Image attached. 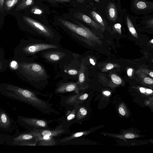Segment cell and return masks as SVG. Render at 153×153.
Returning a JSON list of instances; mask_svg holds the SVG:
<instances>
[{
    "mask_svg": "<svg viewBox=\"0 0 153 153\" xmlns=\"http://www.w3.org/2000/svg\"><path fill=\"white\" fill-rule=\"evenodd\" d=\"M125 137L127 139H132L134 137V135L132 133H129L126 134Z\"/></svg>",
    "mask_w": 153,
    "mask_h": 153,
    "instance_id": "obj_32",
    "label": "cell"
},
{
    "mask_svg": "<svg viewBox=\"0 0 153 153\" xmlns=\"http://www.w3.org/2000/svg\"><path fill=\"white\" fill-rule=\"evenodd\" d=\"M90 62L91 63L92 65H95V63L94 62V60L93 59H90Z\"/></svg>",
    "mask_w": 153,
    "mask_h": 153,
    "instance_id": "obj_40",
    "label": "cell"
},
{
    "mask_svg": "<svg viewBox=\"0 0 153 153\" xmlns=\"http://www.w3.org/2000/svg\"><path fill=\"white\" fill-rule=\"evenodd\" d=\"M111 79L113 82L116 84H120L122 82V80L120 77L115 74L111 75Z\"/></svg>",
    "mask_w": 153,
    "mask_h": 153,
    "instance_id": "obj_24",
    "label": "cell"
},
{
    "mask_svg": "<svg viewBox=\"0 0 153 153\" xmlns=\"http://www.w3.org/2000/svg\"><path fill=\"white\" fill-rule=\"evenodd\" d=\"M4 0H0V7H1L3 6Z\"/></svg>",
    "mask_w": 153,
    "mask_h": 153,
    "instance_id": "obj_38",
    "label": "cell"
},
{
    "mask_svg": "<svg viewBox=\"0 0 153 153\" xmlns=\"http://www.w3.org/2000/svg\"><path fill=\"white\" fill-rule=\"evenodd\" d=\"M49 1L53 3L56 2H69L70 0H48Z\"/></svg>",
    "mask_w": 153,
    "mask_h": 153,
    "instance_id": "obj_29",
    "label": "cell"
},
{
    "mask_svg": "<svg viewBox=\"0 0 153 153\" xmlns=\"http://www.w3.org/2000/svg\"><path fill=\"white\" fill-rule=\"evenodd\" d=\"M78 19L85 22L89 25L97 29H100L102 30H104V27L94 21L90 17L87 15L82 13H77L75 14Z\"/></svg>",
    "mask_w": 153,
    "mask_h": 153,
    "instance_id": "obj_13",
    "label": "cell"
},
{
    "mask_svg": "<svg viewBox=\"0 0 153 153\" xmlns=\"http://www.w3.org/2000/svg\"><path fill=\"white\" fill-rule=\"evenodd\" d=\"M19 0H5V4L6 9L10 10L18 2Z\"/></svg>",
    "mask_w": 153,
    "mask_h": 153,
    "instance_id": "obj_22",
    "label": "cell"
},
{
    "mask_svg": "<svg viewBox=\"0 0 153 153\" xmlns=\"http://www.w3.org/2000/svg\"><path fill=\"white\" fill-rule=\"evenodd\" d=\"M19 128L16 122L3 109L0 108V130L12 133Z\"/></svg>",
    "mask_w": 153,
    "mask_h": 153,
    "instance_id": "obj_5",
    "label": "cell"
},
{
    "mask_svg": "<svg viewBox=\"0 0 153 153\" xmlns=\"http://www.w3.org/2000/svg\"><path fill=\"white\" fill-rule=\"evenodd\" d=\"M149 75L150 76L153 77V72L152 71L150 72Z\"/></svg>",
    "mask_w": 153,
    "mask_h": 153,
    "instance_id": "obj_42",
    "label": "cell"
},
{
    "mask_svg": "<svg viewBox=\"0 0 153 153\" xmlns=\"http://www.w3.org/2000/svg\"><path fill=\"white\" fill-rule=\"evenodd\" d=\"M94 1L98 2H100L99 0H94Z\"/></svg>",
    "mask_w": 153,
    "mask_h": 153,
    "instance_id": "obj_43",
    "label": "cell"
},
{
    "mask_svg": "<svg viewBox=\"0 0 153 153\" xmlns=\"http://www.w3.org/2000/svg\"><path fill=\"white\" fill-rule=\"evenodd\" d=\"M77 2L80 3H83L85 0H76Z\"/></svg>",
    "mask_w": 153,
    "mask_h": 153,
    "instance_id": "obj_41",
    "label": "cell"
},
{
    "mask_svg": "<svg viewBox=\"0 0 153 153\" xmlns=\"http://www.w3.org/2000/svg\"><path fill=\"white\" fill-rule=\"evenodd\" d=\"M126 20L127 27L129 32L132 36L137 38L138 36L136 30L131 20L128 16L126 17Z\"/></svg>",
    "mask_w": 153,
    "mask_h": 153,
    "instance_id": "obj_20",
    "label": "cell"
},
{
    "mask_svg": "<svg viewBox=\"0 0 153 153\" xmlns=\"http://www.w3.org/2000/svg\"><path fill=\"white\" fill-rule=\"evenodd\" d=\"M114 27L116 31L119 34H121V25L120 23H117L114 25Z\"/></svg>",
    "mask_w": 153,
    "mask_h": 153,
    "instance_id": "obj_27",
    "label": "cell"
},
{
    "mask_svg": "<svg viewBox=\"0 0 153 153\" xmlns=\"http://www.w3.org/2000/svg\"><path fill=\"white\" fill-rule=\"evenodd\" d=\"M84 66L82 64L79 73V85L82 84L85 81V76L83 72Z\"/></svg>",
    "mask_w": 153,
    "mask_h": 153,
    "instance_id": "obj_23",
    "label": "cell"
},
{
    "mask_svg": "<svg viewBox=\"0 0 153 153\" xmlns=\"http://www.w3.org/2000/svg\"><path fill=\"white\" fill-rule=\"evenodd\" d=\"M68 73L71 75H75L77 74L78 73V71L75 69H70L68 71Z\"/></svg>",
    "mask_w": 153,
    "mask_h": 153,
    "instance_id": "obj_30",
    "label": "cell"
},
{
    "mask_svg": "<svg viewBox=\"0 0 153 153\" xmlns=\"http://www.w3.org/2000/svg\"><path fill=\"white\" fill-rule=\"evenodd\" d=\"M151 42L152 43H153V39H152L151 40Z\"/></svg>",
    "mask_w": 153,
    "mask_h": 153,
    "instance_id": "obj_44",
    "label": "cell"
},
{
    "mask_svg": "<svg viewBox=\"0 0 153 153\" xmlns=\"http://www.w3.org/2000/svg\"><path fill=\"white\" fill-rule=\"evenodd\" d=\"M145 91H146V92L148 94L151 93L152 92V90L148 89H146V90Z\"/></svg>",
    "mask_w": 153,
    "mask_h": 153,
    "instance_id": "obj_36",
    "label": "cell"
},
{
    "mask_svg": "<svg viewBox=\"0 0 153 153\" xmlns=\"http://www.w3.org/2000/svg\"><path fill=\"white\" fill-rule=\"evenodd\" d=\"M31 12L33 14L37 15L41 14L42 13L41 10L37 8H33L32 9Z\"/></svg>",
    "mask_w": 153,
    "mask_h": 153,
    "instance_id": "obj_26",
    "label": "cell"
},
{
    "mask_svg": "<svg viewBox=\"0 0 153 153\" xmlns=\"http://www.w3.org/2000/svg\"><path fill=\"white\" fill-rule=\"evenodd\" d=\"M87 0L90 1V0Z\"/></svg>",
    "mask_w": 153,
    "mask_h": 153,
    "instance_id": "obj_46",
    "label": "cell"
},
{
    "mask_svg": "<svg viewBox=\"0 0 153 153\" xmlns=\"http://www.w3.org/2000/svg\"><path fill=\"white\" fill-rule=\"evenodd\" d=\"M16 121L20 126L25 128L27 130L49 128L48 122L44 120L19 115L17 117Z\"/></svg>",
    "mask_w": 153,
    "mask_h": 153,
    "instance_id": "obj_4",
    "label": "cell"
},
{
    "mask_svg": "<svg viewBox=\"0 0 153 153\" xmlns=\"http://www.w3.org/2000/svg\"><path fill=\"white\" fill-rule=\"evenodd\" d=\"M7 136L0 132V145L5 144Z\"/></svg>",
    "mask_w": 153,
    "mask_h": 153,
    "instance_id": "obj_25",
    "label": "cell"
},
{
    "mask_svg": "<svg viewBox=\"0 0 153 153\" xmlns=\"http://www.w3.org/2000/svg\"><path fill=\"white\" fill-rule=\"evenodd\" d=\"M59 20L69 30L80 36L92 41H96L99 39L90 30L78 21L74 20L80 26L62 19H59Z\"/></svg>",
    "mask_w": 153,
    "mask_h": 153,
    "instance_id": "obj_3",
    "label": "cell"
},
{
    "mask_svg": "<svg viewBox=\"0 0 153 153\" xmlns=\"http://www.w3.org/2000/svg\"><path fill=\"white\" fill-rule=\"evenodd\" d=\"M106 68L107 69L110 70L113 68L114 65L112 64L108 63L106 65Z\"/></svg>",
    "mask_w": 153,
    "mask_h": 153,
    "instance_id": "obj_33",
    "label": "cell"
},
{
    "mask_svg": "<svg viewBox=\"0 0 153 153\" xmlns=\"http://www.w3.org/2000/svg\"><path fill=\"white\" fill-rule=\"evenodd\" d=\"M108 16L112 21H115L117 17V12L115 5L112 3L109 4L108 8Z\"/></svg>",
    "mask_w": 153,
    "mask_h": 153,
    "instance_id": "obj_17",
    "label": "cell"
},
{
    "mask_svg": "<svg viewBox=\"0 0 153 153\" xmlns=\"http://www.w3.org/2000/svg\"><path fill=\"white\" fill-rule=\"evenodd\" d=\"M120 113L122 115H125L126 113L122 107H120L119 109Z\"/></svg>",
    "mask_w": 153,
    "mask_h": 153,
    "instance_id": "obj_34",
    "label": "cell"
},
{
    "mask_svg": "<svg viewBox=\"0 0 153 153\" xmlns=\"http://www.w3.org/2000/svg\"><path fill=\"white\" fill-rule=\"evenodd\" d=\"M82 89L78 83L69 82L65 83L59 85L56 89V94H61L65 93L75 91L79 92Z\"/></svg>",
    "mask_w": 153,
    "mask_h": 153,
    "instance_id": "obj_12",
    "label": "cell"
},
{
    "mask_svg": "<svg viewBox=\"0 0 153 153\" xmlns=\"http://www.w3.org/2000/svg\"><path fill=\"white\" fill-rule=\"evenodd\" d=\"M144 82L146 83L151 84L153 83V79L149 77H145L144 78L143 80Z\"/></svg>",
    "mask_w": 153,
    "mask_h": 153,
    "instance_id": "obj_28",
    "label": "cell"
},
{
    "mask_svg": "<svg viewBox=\"0 0 153 153\" xmlns=\"http://www.w3.org/2000/svg\"><path fill=\"white\" fill-rule=\"evenodd\" d=\"M140 90L141 92L143 93H145L146 91L145 89L142 87L140 88Z\"/></svg>",
    "mask_w": 153,
    "mask_h": 153,
    "instance_id": "obj_37",
    "label": "cell"
},
{
    "mask_svg": "<svg viewBox=\"0 0 153 153\" xmlns=\"http://www.w3.org/2000/svg\"><path fill=\"white\" fill-rule=\"evenodd\" d=\"M87 110L85 107L79 105L77 111L74 123H79L87 114Z\"/></svg>",
    "mask_w": 153,
    "mask_h": 153,
    "instance_id": "obj_16",
    "label": "cell"
},
{
    "mask_svg": "<svg viewBox=\"0 0 153 153\" xmlns=\"http://www.w3.org/2000/svg\"><path fill=\"white\" fill-rule=\"evenodd\" d=\"M132 69L131 68L128 69L127 71L128 75L129 76H131L132 75Z\"/></svg>",
    "mask_w": 153,
    "mask_h": 153,
    "instance_id": "obj_35",
    "label": "cell"
},
{
    "mask_svg": "<svg viewBox=\"0 0 153 153\" xmlns=\"http://www.w3.org/2000/svg\"><path fill=\"white\" fill-rule=\"evenodd\" d=\"M22 18L25 22L40 33L48 37L51 36V30L46 26L28 17L23 16Z\"/></svg>",
    "mask_w": 153,
    "mask_h": 153,
    "instance_id": "obj_10",
    "label": "cell"
},
{
    "mask_svg": "<svg viewBox=\"0 0 153 153\" xmlns=\"http://www.w3.org/2000/svg\"><path fill=\"white\" fill-rule=\"evenodd\" d=\"M0 94L6 97L31 105L44 113H56L51 104L41 99L29 90L13 85L3 84L0 85Z\"/></svg>",
    "mask_w": 153,
    "mask_h": 153,
    "instance_id": "obj_1",
    "label": "cell"
},
{
    "mask_svg": "<svg viewBox=\"0 0 153 153\" xmlns=\"http://www.w3.org/2000/svg\"><path fill=\"white\" fill-rule=\"evenodd\" d=\"M34 2V0H22L16 8L15 11L26 9L31 5Z\"/></svg>",
    "mask_w": 153,
    "mask_h": 153,
    "instance_id": "obj_18",
    "label": "cell"
},
{
    "mask_svg": "<svg viewBox=\"0 0 153 153\" xmlns=\"http://www.w3.org/2000/svg\"><path fill=\"white\" fill-rule=\"evenodd\" d=\"M1 66H0V69H1Z\"/></svg>",
    "mask_w": 153,
    "mask_h": 153,
    "instance_id": "obj_45",
    "label": "cell"
},
{
    "mask_svg": "<svg viewBox=\"0 0 153 153\" xmlns=\"http://www.w3.org/2000/svg\"><path fill=\"white\" fill-rule=\"evenodd\" d=\"M37 138L28 131L19 132L17 129L12 136L8 135L5 144L10 146H36Z\"/></svg>",
    "mask_w": 153,
    "mask_h": 153,
    "instance_id": "obj_2",
    "label": "cell"
},
{
    "mask_svg": "<svg viewBox=\"0 0 153 153\" xmlns=\"http://www.w3.org/2000/svg\"><path fill=\"white\" fill-rule=\"evenodd\" d=\"M134 6L137 9L143 10L148 8V3L143 0H136L134 2Z\"/></svg>",
    "mask_w": 153,
    "mask_h": 153,
    "instance_id": "obj_19",
    "label": "cell"
},
{
    "mask_svg": "<svg viewBox=\"0 0 153 153\" xmlns=\"http://www.w3.org/2000/svg\"><path fill=\"white\" fill-rule=\"evenodd\" d=\"M78 105L75 106L70 108L65 114L60 119L57 120L60 125L65 128L69 129V128L74 123L76 115Z\"/></svg>",
    "mask_w": 153,
    "mask_h": 153,
    "instance_id": "obj_9",
    "label": "cell"
},
{
    "mask_svg": "<svg viewBox=\"0 0 153 153\" xmlns=\"http://www.w3.org/2000/svg\"><path fill=\"white\" fill-rule=\"evenodd\" d=\"M11 67L13 69H16L18 67V64L17 62L15 61H13L10 64Z\"/></svg>",
    "mask_w": 153,
    "mask_h": 153,
    "instance_id": "obj_31",
    "label": "cell"
},
{
    "mask_svg": "<svg viewBox=\"0 0 153 153\" xmlns=\"http://www.w3.org/2000/svg\"><path fill=\"white\" fill-rule=\"evenodd\" d=\"M88 97L87 93L83 94L76 93L72 95L62 97L61 100V103L67 108H71L75 106L81 105L82 101L86 100Z\"/></svg>",
    "mask_w": 153,
    "mask_h": 153,
    "instance_id": "obj_7",
    "label": "cell"
},
{
    "mask_svg": "<svg viewBox=\"0 0 153 153\" xmlns=\"http://www.w3.org/2000/svg\"><path fill=\"white\" fill-rule=\"evenodd\" d=\"M103 93L106 95H109L110 94V93L108 91H105L103 92Z\"/></svg>",
    "mask_w": 153,
    "mask_h": 153,
    "instance_id": "obj_39",
    "label": "cell"
},
{
    "mask_svg": "<svg viewBox=\"0 0 153 153\" xmlns=\"http://www.w3.org/2000/svg\"><path fill=\"white\" fill-rule=\"evenodd\" d=\"M57 48V46L53 44L39 43L27 46L24 48L23 50L25 52L27 53L34 54L42 51Z\"/></svg>",
    "mask_w": 153,
    "mask_h": 153,
    "instance_id": "obj_11",
    "label": "cell"
},
{
    "mask_svg": "<svg viewBox=\"0 0 153 153\" xmlns=\"http://www.w3.org/2000/svg\"><path fill=\"white\" fill-rule=\"evenodd\" d=\"M20 66L25 73L34 77H42L46 74L44 68L38 64L22 63Z\"/></svg>",
    "mask_w": 153,
    "mask_h": 153,
    "instance_id": "obj_8",
    "label": "cell"
},
{
    "mask_svg": "<svg viewBox=\"0 0 153 153\" xmlns=\"http://www.w3.org/2000/svg\"><path fill=\"white\" fill-rule=\"evenodd\" d=\"M28 131L36 137L44 136H48L53 137H56L62 134H68L70 132V131L69 129L63 128L61 125L54 129L38 128Z\"/></svg>",
    "mask_w": 153,
    "mask_h": 153,
    "instance_id": "obj_6",
    "label": "cell"
},
{
    "mask_svg": "<svg viewBox=\"0 0 153 153\" xmlns=\"http://www.w3.org/2000/svg\"><path fill=\"white\" fill-rule=\"evenodd\" d=\"M91 13L93 18L98 24L103 27L105 26V24L103 19L99 14L94 11H92Z\"/></svg>",
    "mask_w": 153,
    "mask_h": 153,
    "instance_id": "obj_21",
    "label": "cell"
},
{
    "mask_svg": "<svg viewBox=\"0 0 153 153\" xmlns=\"http://www.w3.org/2000/svg\"><path fill=\"white\" fill-rule=\"evenodd\" d=\"M37 145L40 146H53L56 145L57 141L53 137L48 136H44L37 137Z\"/></svg>",
    "mask_w": 153,
    "mask_h": 153,
    "instance_id": "obj_14",
    "label": "cell"
},
{
    "mask_svg": "<svg viewBox=\"0 0 153 153\" xmlns=\"http://www.w3.org/2000/svg\"><path fill=\"white\" fill-rule=\"evenodd\" d=\"M63 55V54L61 52H51L45 53L44 57L49 61L56 62L59 60Z\"/></svg>",
    "mask_w": 153,
    "mask_h": 153,
    "instance_id": "obj_15",
    "label": "cell"
}]
</instances>
